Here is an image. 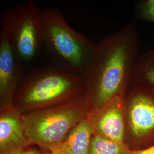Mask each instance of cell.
<instances>
[{
  "mask_svg": "<svg viewBox=\"0 0 154 154\" xmlns=\"http://www.w3.org/2000/svg\"><path fill=\"white\" fill-rule=\"evenodd\" d=\"M138 28L129 23L95 43L85 78V97L91 110L114 97H124L142 54Z\"/></svg>",
  "mask_w": 154,
  "mask_h": 154,
  "instance_id": "cell-1",
  "label": "cell"
},
{
  "mask_svg": "<svg viewBox=\"0 0 154 154\" xmlns=\"http://www.w3.org/2000/svg\"><path fill=\"white\" fill-rule=\"evenodd\" d=\"M85 89L83 77L58 66L46 67L23 79L13 106L24 115L78 98L84 95Z\"/></svg>",
  "mask_w": 154,
  "mask_h": 154,
  "instance_id": "cell-2",
  "label": "cell"
},
{
  "mask_svg": "<svg viewBox=\"0 0 154 154\" xmlns=\"http://www.w3.org/2000/svg\"><path fill=\"white\" fill-rule=\"evenodd\" d=\"M44 46L58 67L85 78L95 43L74 30L55 8L42 9Z\"/></svg>",
  "mask_w": 154,
  "mask_h": 154,
  "instance_id": "cell-3",
  "label": "cell"
},
{
  "mask_svg": "<svg viewBox=\"0 0 154 154\" xmlns=\"http://www.w3.org/2000/svg\"><path fill=\"white\" fill-rule=\"evenodd\" d=\"M91 111L85 95L66 103L23 115L32 145L50 151L60 146L72 130Z\"/></svg>",
  "mask_w": 154,
  "mask_h": 154,
  "instance_id": "cell-4",
  "label": "cell"
},
{
  "mask_svg": "<svg viewBox=\"0 0 154 154\" xmlns=\"http://www.w3.org/2000/svg\"><path fill=\"white\" fill-rule=\"evenodd\" d=\"M0 24L20 62L25 66L34 60L44 46L42 9L32 0L5 8Z\"/></svg>",
  "mask_w": 154,
  "mask_h": 154,
  "instance_id": "cell-5",
  "label": "cell"
},
{
  "mask_svg": "<svg viewBox=\"0 0 154 154\" xmlns=\"http://www.w3.org/2000/svg\"><path fill=\"white\" fill-rule=\"evenodd\" d=\"M124 103L125 142L132 151L154 146V87L131 83Z\"/></svg>",
  "mask_w": 154,
  "mask_h": 154,
  "instance_id": "cell-6",
  "label": "cell"
},
{
  "mask_svg": "<svg viewBox=\"0 0 154 154\" xmlns=\"http://www.w3.org/2000/svg\"><path fill=\"white\" fill-rule=\"evenodd\" d=\"M91 111L93 115L94 136L112 142L125 143L124 97H114L100 107Z\"/></svg>",
  "mask_w": 154,
  "mask_h": 154,
  "instance_id": "cell-7",
  "label": "cell"
},
{
  "mask_svg": "<svg viewBox=\"0 0 154 154\" xmlns=\"http://www.w3.org/2000/svg\"><path fill=\"white\" fill-rule=\"evenodd\" d=\"M25 69L0 30V110L13 106L17 90L23 80Z\"/></svg>",
  "mask_w": 154,
  "mask_h": 154,
  "instance_id": "cell-8",
  "label": "cell"
},
{
  "mask_svg": "<svg viewBox=\"0 0 154 154\" xmlns=\"http://www.w3.org/2000/svg\"><path fill=\"white\" fill-rule=\"evenodd\" d=\"M30 146L22 114L14 106L0 110V154Z\"/></svg>",
  "mask_w": 154,
  "mask_h": 154,
  "instance_id": "cell-9",
  "label": "cell"
},
{
  "mask_svg": "<svg viewBox=\"0 0 154 154\" xmlns=\"http://www.w3.org/2000/svg\"><path fill=\"white\" fill-rule=\"evenodd\" d=\"M93 135V115L91 110L61 144L64 154H90Z\"/></svg>",
  "mask_w": 154,
  "mask_h": 154,
  "instance_id": "cell-10",
  "label": "cell"
},
{
  "mask_svg": "<svg viewBox=\"0 0 154 154\" xmlns=\"http://www.w3.org/2000/svg\"><path fill=\"white\" fill-rule=\"evenodd\" d=\"M131 83L154 87V49L149 50L140 54Z\"/></svg>",
  "mask_w": 154,
  "mask_h": 154,
  "instance_id": "cell-11",
  "label": "cell"
},
{
  "mask_svg": "<svg viewBox=\"0 0 154 154\" xmlns=\"http://www.w3.org/2000/svg\"><path fill=\"white\" fill-rule=\"evenodd\" d=\"M90 154H133L126 143H116L93 135Z\"/></svg>",
  "mask_w": 154,
  "mask_h": 154,
  "instance_id": "cell-12",
  "label": "cell"
},
{
  "mask_svg": "<svg viewBox=\"0 0 154 154\" xmlns=\"http://www.w3.org/2000/svg\"><path fill=\"white\" fill-rule=\"evenodd\" d=\"M135 17L138 20L154 23V0L138 1L135 6Z\"/></svg>",
  "mask_w": 154,
  "mask_h": 154,
  "instance_id": "cell-13",
  "label": "cell"
},
{
  "mask_svg": "<svg viewBox=\"0 0 154 154\" xmlns=\"http://www.w3.org/2000/svg\"><path fill=\"white\" fill-rule=\"evenodd\" d=\"M42 150L38 147H34V145L27 147L18 149L11 152V154H41Z\"/></svg>",
  "mask_w": 154,
  "mask_h": 154,
  "instance_id": "cell-14",
  "label": "cell"
},
{
  "mask_svg": "<svg viewBox=\"0 0 154 154\" xmlns=\"http://www.w3.org/2000/svg\"><path fill=\"white\" fill-rule=\"evenodd\" d=\"M133 154H154V146L139 151H133Z\"/></svg>",
  "mask_w": 154,
  "mask_h": 154,
  "instance_id": "cell-15",
  "label": "cell"
},
{
  "mask_svg": "<svg viewBox=\"0 0 154 154\" xmlns=\"http://www.w3.org/2000/svg\"><path fill=\"white\" fill-rule=\"evenodd\" d=\"M41 154H65L63 152V151L62 149L61 146L56 149L50 151H42Z\"/></svg>",
  "mask_w": 154,
  "mask_h": 154,
  "instance_id": "cell-16",
  "label": "cell"
}]
</instances>
